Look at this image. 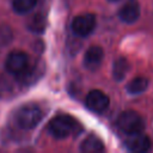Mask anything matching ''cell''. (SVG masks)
<instances>
[{
  "label": "cell",
  "mask_w": 153,
  "mask_h": 153,
  "mask_svg": "<svg viewBox=\"0 0 153 153\" xmlns=\"http://www.w3.org/2000/svg\"><path fill=\"white\" fill-rule=\"evenodd\" d=\"M43 112L36 104H24L16 112V122L22 129H32L42 120Z\"/></svg>",
  "instance_id": "obj_1"
},
{
  "label": "cell",
  "mask_w": 153,
  "mask_h": 153,
  "mask_svg": "<svg viewBox=\"0 0 153 153\" xmlns=\"http://www.w3.org/2000/svg\"><path fill=\"white\" fill-rule=\"evenodd\" d=\"M78 122L69 115H57L48 124L50 135L55 139H66L76 130Z\"/></svg>",
  "instance_id": "obj_2"
},
{
  "label": "cell",
  "mask_w": 153,
  "mask_h": 153,
  "mask_svg": "<svg viewBox=\"0 0 153 153\" xmlns=\"http://www.w3.org/2000/svg\"><path fill=\"white\" fill-rule=\"evenodd\" d=\"M117 128L126 135L142 131L145 128V122L141 115L134 110H127L121 112L116 121Z\"/></svg>",
  "instance_id": "obj_3"
},
{
  "label": "cell",
  "mask_w": 153,
  "mask_h": 153,
  "mask_svg": "<svg viewBox=\"0 0 153 153\" xmlns=\"http://www.w3.org/2000/svg\"><path fill=\"white\" fill-rule=\"evenodd\" d=\"M5 67L8 73L13 75H19L26 72L29 67V56L24 51H12L7 55L5 61Z\"/></svg>",
  "instance_id": "obj_4"
},
{
  "label": "cell",
  "mask_w": 153,
  "mask_h": 153,
  "mask_svg": "<svg viewBox=\"0 0 153 153\" xmlns=\"http://www.w3.org/2000/svg\"><path fill=\"white\" fill-rule=\"evenodd\" d=\"M96 27V16L93 13H82L72 22V31L79 37L88 36Z\"/></svg>",
  "instance_id": "obj_5"
},
{
  "label": "cell",
  "mask_w": 153,
  "mask_h": 153,
  "mask_svg": "<svg viewBox=\"0 0 153 153\" xmlns=\"http://www.w3.org/2000/svg\"><path fill=\"white\" fill-rule=\"evenodd\" d=\"M109 97L100 90H91L85 99L86 108L96 114H102L109 108Z\"/></svg>",
  "instance_id": "obj_6"
},
{
  "label": "cell",
  "mask_w": 153,
  "mask_h": 153,
  "mask_svg": "<svg viewBox=\"0 0 153 153\" xmlns=\"http://www.w3.org/2000/svg\"><path fill=\"white\" fill-rule=\"evenodd\" d=\"M124 145H126L127 149L130 152L143 153L151 148V139L146 134H142V131L133 133V134L127 135Z\"/></svg>",
  "instance_id": "obj_7"
},
{
  "label": "cell",
  "mask_w": 153,
  "mask_h": 153,
  "mask_svg": "<svg viewBox=\"0 0 153 153\" xmlns=\"http://www.w3.org/2000/svg\"><path fill=\"white\" fill-rule=\"evenodd\" d=\"M141 10L137 0H127L118 11V17L123 23L133 24L140 17Z\"/></svg>",
  "instance_id": "obj_8"
},
{
  "label": "cell",
  "mask_w": 153,
  "mask_h": 153,
  "mask_svg": "<svg viewBox=\"0 0 153 153\" xmlns=\"http://www.w3.org/2000/svg\"><path fill=\"white\" fill-rule=\"evenodd\" d=\"M103 57H104L103 49L99 45H91L84 55V60H82L84 67L90 71H96L100 66Z\"/></svg>",
  "instance_id": "obj_9"
},
{
  "label": "cell",
  "mask_w": 153,
  "mask_h": 153,
  "mask_svg": "<svg viewBox=\"0 0 153 153\" xmlns=\"http://www.w3.org/2000/svg\"><path fill=\"white\" fill-rule=\"evenodd\" d=\"M80 151L84 153H100L104 151V143L98 136L91 134L81 142Z\"/></svg>",
  "instance_id": "obj_10"
},
{
  "label": "cell",
  "mask_w": 153,
  "mask_h": 153,
  "mask_svg": "<svg viewBox=\"0 0 153 153\" xmlns=\"http://www.w3.org/2000/svg\"><path fill=\"white\" fill-rule=\"evenodd\" d=\"M130 69V65L126 57H118L112 63V78L116 81H122Z\"/></svg>",
  "instance_id": "obj_11"
},
{
  "label": "cell",
  "mask_w": 153,
  "mask_h": 153,
  "mask_svg": "<svg viewBox=\"0 0 153 153\" xmlns=\"http://www.w3.org/2000/svg\"><path fill=\"white\" fill-rule=\"evenodd\" d=\"M147 87H148V79L146 76H136L127 84L126 90L129 94L136 96V94L145 92L147 90Z\"/></svg>",
  "instance_id": "obj_12"
},
{
  "label": "cell",
  "mask_w": 153,
  "mask_h": 153,
  "mask_svg": "<svg viewBox=\"0 0 153 153\" xmlns=\"http://www.w3.org/2000/svg\"><path fill=\"white\" fill-rule=\"evenodd\" d=\"M36 4H37V0H13L12 6L17 13L25 14V13H29L31 10H33Z\"/></svg>",
  "instance_id": "obj_13"
},
{
  "label": "cell",
  "mask_w": 153,
  "mask_h": 153,
  "mask_svg": "<svg viewBox=\"0 0 153 153\" xmlns=\"http://www.w3.org/2000/svg\"><path fill=\"white\" fill-rule=\"evenodd\" d=\"M44 26H45V22H44V18L41 17V16H36L32 18V24L30 25L31 30L32 31H36V32H42L44 30Z\"/></svg>",
  "instance_id": "obj_14"
},
{
  "label": "cell",
  "mask_w": 153,
  "mask_h": 153,
  "mask_svg": "<svg viewBox=\"0 0 153 153\" xmlns=\"http://www.w3.org/2000/svg\"><path fill=\"white\" fill-rule=\"evenodd\" d=\"M109 2H117V1H120V0H108Z\"/></svg>",
  "instance_id": "obj_15"
}]
</instances>
